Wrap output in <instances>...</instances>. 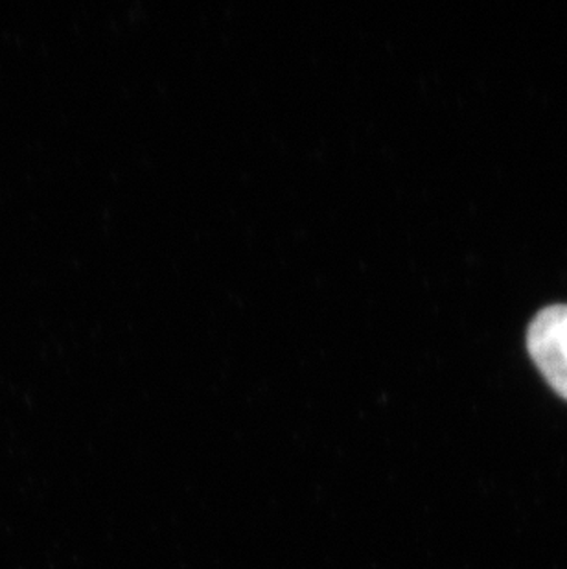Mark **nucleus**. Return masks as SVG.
Instances as JSON below:
<instances>
[{
	"instance_id": "1",
	"label": "nucleus",
	"mask_w": 567,
	"mask_h": 569,
	"mask_svg": "<svg viewBox=\"0 0 567 569\" xmlns=\"http://www.w3.org/2000/svg\"><path fill=\"white\" fill-rule=\"evenodd\" d=\"M527 349L553 389L567 400V305L544 308L533 319Z\"/></svg>"
}]
</instances>
